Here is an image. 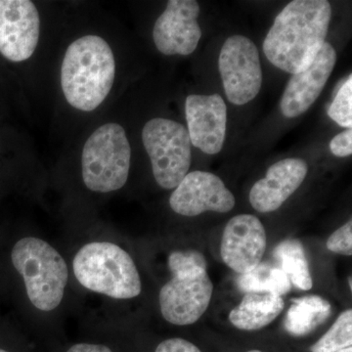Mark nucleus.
I'll return each mask as SVG.
<instances>
[{"label":"nucleus","instance_id":"1","mask_svg":"<svg viewBox=\"0 0 352 352\" xmlns=\"http://www.w3.org/2000/svg\"><path fill=\"white\" fill-rule=\"evenodd\" d=\"M331 18L332 7L327 0L289 2L264 39V54L286 73L305 71L325 43Z\"/></svg>","mask_w":352,"mask_h":352},{"label":"nucleus","instance_id":"2","mask_svg":"<svg viewBox=\"0 0 352 352\" xmlns=\"http://www.w3.org/2000/svg\"><path fill=\"white\" fill-rule=\"evenodd\" d=\"M116 62L107 41L98 36L76 39L65 53L61 85L72 107L91 112L112 89Z\"/></svg>","mask_w":352,"mask_h":352},{"label":"nucleus","instance_id":"3","mask_svg":"<svg viewBox=\"0 0 352 352\" xmlns=\"http://www.w3.org/2000/svg\"><path fill=\"white\" fill-rule=\"evenodd\" d=\"M76 280L85 289L117 298L140 295L142 285L135 263L119 245L94 242L76 252L73 263Z\"/></svg>","mask_w":352,"mask_h":352},{"label":"nucleus","instance_id":"4","mask_svg":"<svg viewBox=\"0 0 352 352\" xmlns=\"http://www.w3.org/2000/svg\"><path fill=\"white\" fill-rule=\"evenodd\" d=\"M11 259L34 307L51 311L59 307L69 270L63 256L52 245L38 238H23L14 245Z\"/></svg>","mask_w":352,"mask_h":352},{"label":"nucleus","instance_id":"5","mask_svg":"<svg viewBox=\"0 0 352 352\" xmlns=\"http://www.w3.org/2000/svg\"><path fill=\"white\" fill-rule=\"evenodd\" d=\"M131 149L126 131L110 122L88 138L82 150V179L94 192L109 193L124 186L131 168Z\"/></svg>","mask_w":352,"mask_h":352},{"label":"nucleus","instance_id":"6","mask_svg":"<svg viewBox=\"0 0 352 352\" xmlns=\"http://www.w3.org/2000/svg\"><path fill=\"white\" fill-rule=\"evenodd\" d=\"M142 141L157 184L166 190L176 188L191 166V141L187 129L175 120L157 118L143 127Z\"/></svg>","mask_w":352,"mask_h":352},{"label":"nucleus","instance_id":"7","mask_svg":"<svg viewBox=\"0 0 352 352\" xmlns=\"http://www.w3.org/2000/svg\"><path fill=\"white\" fill-rule=\"evenodd\" d=\"M219 73L228 100L242 106L256 98L263 85L258 48L244 36L226 39L219 60Z\"/></svg>","mask_w":352,"mask_h":352},{"label":"nucleus","instance_id":"8","mask_svg":"<svg viewBox=\"0 0 352 352\" xmlns=\"http://www.w3.org/2000/svg\"><path fill=\"white\" fill-rule=\"evenodd\" d=\"M160 292L159 300L164 318L173 325L196 323L210 305L214 284L207 270L175 271Z\"/></svg>","mask_w":352,"mask_h":352},{"label":"nucleus","instance_id":"9","mask_svg":"<svg viewBox=\"0 0 352 352\" xmlns=\"http://www.w3.org/2000/svg\"><path fill=\"white\" fill-rule=\"evenodd\" d=\"M41 32L38 9L30 0H0V53L12 62L29 59Z\"/></svg>","mask_w":352,"mask_h":352},{"label":"nucleus","instance_id":"10","mask_svg":"<svg viewBox=\"0 0 352 352\" xmlns=\"http://www.w3.org/2000/svg\"><path fill=\"white\" fill-rule=\"evenodd\" d=\"M232 192L219 176L208 171L187 173L170 198L173 212L184 217H197L206 212L226 214L235 207Z\"/></svg>","mask_w":352,"mask_h":352},{"label":"nucleus","instance_id":"11","mask_svg":"<svg viewBox=\"0 0 352 352\" xmlns=\"http://www.w3.org/2000/svg\"><path fill=\"white\" fill-rule=\"evenodd\" d=\"M199 15L195 0H170L153 30L157 50L168 56L193 53L201 38Z\"/></svg>","mask_w":352,"mask_h":352},{"label":"nucleus","instance_id":"12","mask_svg":"<svg viewBox=\"0 0 352 352\" xmlns=\"http://www.w3.org/2000/svg\"><path fill=\"white\" fill-rule=\"evenodd\" d=\"M266 244L265 229L258 217L252 214L236 215L224 229L220 254L230 270L245 274L261 263Z\"/></svg>","mask_w":352,"mask_h":352},{"label":"nucleus","instance_id":"13","mask_svg":"<svg viewBox=\"0 0 352 352\" xmlns=\"http://www.w3.org/2000/svg\"><path fill=\"white\" fill-rule=\"evenodd\" d=\"M190 141L201 152L219 154L226 134L227 108L219 94L189 95L185 103Z\"/></svg>","mask_w":352,"mask_h":352},{"label":"nucleus","instance_id":"14","mask_svg":"<svg viewBox=\"0 0 352 352\" xmlns=\"http://www.w3.org/2000/svg\"><path fill=\"white\" fill-rule=\"evenodd\" d=\"M337 61V53L330 43L323 44L314 62L305 71L289 78L282 96V113L289 119L307 112L320 96Z\"/></svg>","mask_w":352,"mask_h":352},{"label":"nucleus","instance_id":"15","mask_svg":"<svg viewBox=\"0 0 352 352\" xmlns=\"http://www.w3.org/2000/svg\"><path fill=\"white\" fill-rule=\"evenodd\" d=\"M307 171L305 161L296 157L272 164L265 177L252 187L249 197L252 207L263 214L278 210L302 185Z\"/></svg>","mask_w":352,"mask_h":352},{"label":"nucleus","instance_id":"16","mask_svg":"<svg viewBox=\"0 0 352 352\" xmlns=\"http://www.w3.org/2000/svg\"><path fill=\"white\" fill-rule=\"evenodd\" d=\"M285 302L281 296L265 292L245 293L240 305L231 310L229 320L243 331L261 330L282 314Z\"/></svg>","mask_w":352,"mask_h":352},{"label":"nucleus","instance_id":"17","mask_svg":"<svg viewBox=\"0 0 352 352\" xmlns=\"http://www.w3.org/2000/svg\"><path fill=\"white\" fill-rule=\"evenodd\" d=\"M331 314L330 302L320 296L294 298L285 318V330L294 337H303L314 332Z\"/></svg>","mask_w":352,"mask_h":352},{"label":"nucleus","instance_id":"18","mask_svg":"<svg viewBox=\"0 0 352 352\" xmlns=\"http://www.w3.org/2000/svg\"><path fill=\"white\" fill-rule=\"evenodd\" d=\"M274 258L281 263V270L296 288L308 291L312 288V278L305 249L298 240H285L275 248Z\"/></svg>","mask_w":352,"mask_h":352},{"label":"nucleus","instance_id":"19","mask_svg":"<svg viewBox=\"0 0 352 352\" xmlns=\"http://www.w3.org/2000/svg\"><path fill=\"white\" fill-rule=\"evenodd\" d=\"M237 283L245 294L265 292L281 296L288 294L292 289L291 282L284 271L268 263H261L254 270L241 274Z\"/></svg>","mask_w":352,"mask_h":352},{"label":"nucleus","instance_id":"20","mask_svg":"<svg viewBox=\"0 0 352 352\" xmlns=\"http://www.w3.org/2000/svg\"><path fill=\"white\" fill-rule=\"evenodd\" d=\"M352 310L347 309L338 317L332 327L310 347L311 352H337L351 346Z\"/></svg>","mask_w":352,"mask_h":352},{"label":"nucleus","instance_id":"21","mask_svg":"<svg viewBox=\"0 0 352 352\" xmlns=\"http://www.w3.org/2000/svg\"><path fill=\"white\" fill-rule=\"evenodd\" d=\"M331 119L344 129L352 126V76L340 87L328 110Z\"/></svg>","mask_w":352,"mask_h":352},{"label":"nucleus","instance_id":"22","mask_svg":"<svg viewBox=\"0 0 352 352\" xmlns=\"http://www.w3.org/2000/svg\"><path fill=\"white\" fill-rule=\"evenodd\" d=\"M168 268L170 272L207 270L208 263L204 254L195 250L175 251L168 256Z\"/></svg>","mask_w":352,"mask_h":352},{"label":"nucleus","instance_id":"23","mask_svg":"<svg viewBox=\"0 0 352 352\" xmlns=\"http://www.w3.org/2000/svg\"><path fill=\"white\" fill-rule=\"evenodd\" d=\"M327 249L336 254L351 256L352 254V221L349 220L340 227L327 241Z\"/></svg>","mask_w":352,"mask_h":352},{"label":"nucleus","instance_id":"24","mask_svg":"<svg viewBox=\"0 0 352 352\" xmlns=\"http://www.w3.org/2000/svg\"><path fill=\"white\" fill-rule=\"evenodd\" d=\"M330 150L337 157L351 156L352 154L351 129H347L333 138L330 143Z\"/></svg>","mask_w":352,"mask_h":352},{"label":"nucleus","instance_id":"25","mask_svg":"<svg viewBox=\"0 0 352 352\" xmlns=\"http://www.w3.org/2000/svg\"><path fill=\"white\" fill-rule=\"evenodd\" d=\"M155 352H201L200 349L188 342V340L179 339H170L164 340L157 346Z\"/></svg>","mask_w":352,"mask_h":352},{"label":"nucleus","instance_id":"26","mask_svg":"<svg viewBox=\"0 0 352 352\" xmlns=\"http://www.w3.org/2000/svg\"><path fill=\"white\" fill-rule=\"evenodd\" d=\"M67 352H113L109 347L102 344H78Z\"/></svg>","mask_w":352,"mask_h":352},{"label":"nucleus","instance_id":"27","mask_svg":"<svg viewBox=\"0 0 352 352\" xmlns=\"http://www.w3.org/2000/svg\"><path fill=\"white\" fill-rule=\"evenodd\" d=\"M337 352H352V347L351 346L346 347V349H340V351H337Z\"/></svg>","mask_w":352,"mask_h":352},{"label":"nucleus","instance_id":"28","mask_svg":"<svg viewBox=\"0 0 352 352\" xmlns=\"http://www.w3.org/2000/svg\"><path fill=\"white\" fill-rule=\"evenodd\" d=\"M247 352H263V351H258V349H254V351H247Z\"/></svg>","mask_w":352,"mask_h":352},{"label":"nucleus","instance_id":"29","mask_svg":"<svg viewBox=\"0 0 352 352\" xmlns=\"http://www.w3.org/2000/svg\"><path fill=\"white\" fill-rule=\"evenodd\" d=\"M0 352H9V351H4V349H0Z\"/></svg>","mask_w":352,"mask_h":352}]
</instances>
